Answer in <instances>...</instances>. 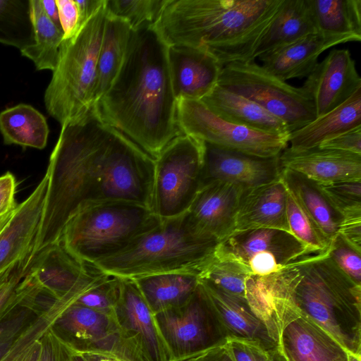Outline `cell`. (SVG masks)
I'll return each mask as SVG.
<instances>
[{
	"label": "cell",
	"instance_id": "40",
	"mask_svg": "<svg viewBox=\"0 0 361 361\" xmlns=\"http://www.w3.org/2000/svg\"><path fill=\"white\" fill-rule=\"evenodd\" d=\"M32 261V256H27L0 277V323L20 306L32 290L33 286L25 277Z\"/></svg>",
	"mask_w": 361,
	"mask_h": 361
},
{
	"label": "cell",
	"instance_id": "17",
	"mask_svg": "<svg viewBox=\"0 0 361 361\" xmlns=\"http://www.w3.org/2000/svg\"><path fill=\"white\" fill-rule=\"evenodd\" d=\"M301 87L312 99L319 117L337 108L361 89V78L350 51L333 49L318 62Z\"/></svg>",
	"mask_w": 361,
	"mask_h": 361
},
{
	"label": "cell",
	"instance_id": "47",
	"mask_svg": "<svg viewBox=\"0 0 361 361\" xmlns=\"http://www.w3.org/2000/svg\"><path fill=\"white\" fill-rule=\"evenodd\" d=\"M41 341L39 361H70L75 352L59 338L51 327L41 337Z\"/></svg>",
	"mask_w": 361,
	"mask_h": 361
},
{
	"label": "cell",
	"instance_id": "55",
	"mask_svg": "<svg viewBox=\"0 0 361 361\" xmlns=\"http://www.w3.org/2000/svg\"><path fill=\"white\" fill-rule=\"evenodd\" d=\"M88 361H126L114 356L97 354V353H82Z\"/></svg>",
	"mask_w": 361,
	"mask_h": 361
},
{
	"label": "cell",
	"instance_id": "39",
	"mask_svg": "<svg viewBox=\"0 0 361 361\" xmlns=\"http://www.w3.org/2000/svg\"><path fill=\"white\" fill-rule=\"evenodd\" d=\"M286 187L287 219L290 233L309 251L317 254L329 252L332 243L324 238L293 191L286 185Z\"/></svg>",
	"mask_w": 361,
	"mask_h": 361
},
{
	"label": "cell",
	"instance_id": "41",
	"mask_svg": "<svg viewBox=\"0 0 361 361\" xmlns=\"http://www.w3.org/2000/svg\"><path fill=\"white\" fill-rule=\"evenodd\" d=\"M166 0H106L107 12L128 23L132 30L158 19Z\"/></svg>",
	"mask_w": 361,
	"mask_h": 361
},
{
	"label": "cell",
	"instance_id": "50",
	"mask_svg": "<svg viewBox=\"0 0 361 361\" xmlns=\"http://www.w3.org/2000/svg\"><path fill=\"white\" fill-rule=\"evenodd\" d=\"M338 235L361 253V215L341 219Z\"/></svg>",
	"mask_w": 361,
	"mask_h": 361
},
{
	"label": "cell",
	"instance_id": "43",
	"mask_svg": "<svg viewBox=\"0 0 361 361\" xmlns=\"http://www.w3.org/2000/svg\"><path fill=\"white\" fill-rule=\"evenodd\" d=\"M121 278L108 275L102 281L79 296L74 302L103 313L114 314L121 291Z\"/></svg>",
	"mask_w": 361,
	"mask_h": 361
},
{
	"label": "cell",
	"instance_id": "36",
	"mask_svg": "<svg viewBox=\"0 0 361 361\" xmlns=\"http://www.w3.org/2000/svg\"><path fill=\"white\" fill-rule=\"evenodd\" d=\"M0 43L20 51L34 43L30 0H0Z\"/></svg>",
	"mask_w": 361,
	"mask_h": 361
},
{
	"label": "cell",
	"instance_id": "10",
	"mask_svg": "<svg viewBox=\"0 0 361 361\" xmlns=\"http://www.w3.org/2000/svg\"><path fill=\"white\" fill-rule=\"evenodd\" d=\"M154 315L171 361L193 357L226 337L200 281L184 304Z\"/></svg>",
	"mask_w": 361,
	"mask_h": 361
},
{
	"label": "cell",
	"instance_id": "27",
	"mask_svg": "<svg viewBox=\"0 0 361 361\" xmlns=\"http://www.w3.org/2000/svg\"><path fill=\"white\" fill-rule=\"evenodd\" d=\"M317 32L309 0H283L256 45L251 60L253 61Z\"/></svg>",
	"mask_w": 361,
	"mask_h": 361
},
{
	"label": "cell",
	"instance_id": "30",
	"mask_svg": "<svg viewBox=\"0 0 361 361\" xmlns=\"http://www.w3.org/2000/svg\"><path fill=\"white\" fill-rule=\"evenodd\" d=\"M132 28L125 20L107 12L97 65L93 105L107 92L123 64Z\"/></svg>",
	"mask_w": 361,
	"mask_h": 361
},
{
	"label": "cell",
	"instance_id": "9",
	"mask_svg": "<svg viewBox=\"0 0 361 361\" xmlns=\"http://www.w3.org/2000/svg\"><path fill=\"white\" fill-rule=\"evenodd\" d=\"M217 85L244 97L278 117L290 133L317 118L314 103L302 87H296L267 72L253 61L224 66Z\"/></svg>",
	"mask_w": 361,
	"mask_h": 361
},
{
	"label": "cell",
	"instance_id": "59",
	"mask_svg": "<svg viewBox=\"0 0 361 361\" xmlns=\"http://www.w3.org/2000/svg\"><path fill=\"white\" fill-rule=\"evenodd\" d=\"M271 361H280L279 355L276 347L272 350Z\"/></svg>",
	"mask_w": 361,
	"mask_h": 361
},
{
	"label": "cell",
	"instance_id": "14",
	"mask_svg": "<svg viewBox=\"0 0 361 361\" xmlns=\"http://www.w3.org/2000/svg\"><path fill=\"white\" fill-rule=\"evenodd\" d=\"M107 276L76 259L59 241L34 256L25 278L56 300L72 304Z\"/></svg>",
	"mask_w": 361,
	"mask_h": 361
},
{
	"label": "cell",
	"instance_id": "8",
	"mask_svg": "<svg viewBox=\"0 0 361 361\" xmlns=\"http://www.w3.org/2000/svg\"><path fill=\"white\" fill-rule=\"evenodd\" d=\"M204 142L182 134L155 158L151 210L161 219L188 211L202 185Z\"/></svg>",
	"mask_w": 361,
	"mask_h": 361
},
{
	"label": "cell",
	"instance_id": "44",
	"mask_svg": "<svg viewBox=\"0 0 361 361\" xmlns=\"http://www.w3.org/2000/svg\"><path fill=\"white\" fill-rule=\"evenodd\" d=\"M39 312L35 302L27 298L0 323V360L23 329L35 318H32V313Z\"/></svg>",
	"mask_w": 361,
	"mask_h": 361
},
{
	"label": "cell",
	"instance_id": "34",
	"mask_svg": "<svg viewBox=\"0 0 361 361\" xmlns=\"http://www.w3.org/2000/svg\"><path fill=\"white\" fill-rule=\"evenodd\" d=\"M317 31L350 42L361 41L360 0H309Z\"/></svg>",
	"mask_w": 361,
	"mask_h": 361
},
{
	"label": "cell",
	"instance_id": "11",
	"mask_svg": "<svg viewBox=\"0 0 361 361\" xmlns=\"http://www.w3.org/2000/svg\"><path fill=\"white\" fill-rule=\"evenodd\" d=\"M177 118L183 133L228 150L274 157L288 145V136L264 133L226 121L201 100L178 99Z\"/></svg>",
	"mask_w": 361,
	"mask_h": 361
},
{
	"label": "cell",
	"instance_id": "28",
	"mask_svg": "<svg viewBox=\"0 0 361 361\" xmlns=\"http://www.w3.org/2000/svg\"><path fill=\"white\" fill-rule=\"evenodd\" d=\"M200 283L226 336L257 340L269 348L276 346L245 298L225 293L204 281Z\"/></svg>",
	"mask_w": 361,
	"mask_h": 361
},
{
	"label": "cell",
	"instance_id": "33",
	"mask_svg": "<svg viewBox=\"0 0 361 361\" xmlns=\"http://www.w3.org/2000/svg\"><path fill=\"white\" fill-rule=\"evenodd\" d=\"M0 133L6 145L42 149L49 129L42 114L30 104H19L0 112Z\"/></svg>",
	"mask_w": 361,
	"mask_h": 361
},
{
	"label": "cell",
	"instance_id": "19",
	"mask_svg": "<svg viewBox=\"0 0 361 361\" xmlns=\"http://www.w3.org/2000/svg\"><path fill=\"white\" fill-rule=\"evenodd\" d=\"M48 176L18 204L0 231V277L18 262L32 256L48 189Z\"/></svg>",
	"mask_w": 361,
	"mask_h": 361
},
{
	"label": "cell",
	"instance_id": "21",
	"mask_svg": "<svg viewBox=\"0 0 361 361\" xmlns=\"http://www.w3.org/2000/svg\"><path fill=\"white\" fill-rule=\"evenodd\" d=\"M280 160L283 169L319 185L361 181V154L318 147L302 151L287 147Z\"/></svg>",
	"mask_w": 361,
	"mask_h": 361
},
{
	"label": "cell",
	"instance_id": "37",
	"mask_svg": "<svg viewBox=\"0 0 361 361\" xmlns=\"http://www.w3.org/2000/svg\"><path fill=\"white\" fill-rule=\"evenodd\" d=\"M64 309L63 304L57 301L37 314L0 361H39L41 337Z\"/></svg>",
	"mask_w": 361,
	"mask_h": 361
},
{
	"label": "cell",
	"instance_id": "54",
	"mask_svg": "<svg viewBox=\"0 0 361 361\" xmlns=\"http://www.w3.org/2000/svg\"><path fill=\"white\" fill-rule=\"evenodd\" d=\"M43 8L47 16L57 26L61 27L56 0H41Z\"/></svg>",
	"mask_w": 361,
	"mask_h": 361
},
{
	"label": "cell",
	"instance_id": "16",
	"mask_svg": "<svg viewBox=\"0 0 361 361\" xmlns=\"http://www.w3.org/2000/svg\"><path fill=\"white\" fill-rule=\"evenodd\" d=\"M114 315L143 361H171L154 315L133 279H121Z\"/></svg>",
	"mask_w": 361,
	"mask_h": 361
},
{
	"label": "cell",
	"instance_id": "38",
	"mask_svg": "<svg viewBox=\"0 0 361 361\" xmlns=\"http://www.w3.org/2000/svg\"><path fill=\"white\" fill-rule=\"evenodd\" d=\"M249 270L231 257L216 250L210 263L199 275L204 281L228 294L245 299V282Z\"/></svg>",
	"mask_w": 361,
	"mask_h": 361
},
{
	"label": "cell",
	"instance_id": "57",
	"mask_svg": "<svg viewBox=\"0 0 361 361\" xmlns=\"http://www.w3.org/2000/svg\"><path fill=\"white\" fill-rule=\"evenodd\" d=\"M348 361H361V354L346 350Z\"/></svg>",
	"mask_w": 361,
	"mask_h": 361
},
{
	"label": "cell",
	"instance_id": "7",
	"mask_svg": "<svg viewBox=\"0 0 361 361\" xmlns=\"http://www.w3.org/2000/svg\"><path fill=\"white\" fill-rule=\"evenodd\" d=\"M105 3L71 38L63 40L44 102L61 126L93 105L97 65L107 11Z\"/></svg>",
	"mask_w": 361,
	"mask_h": 361
},
{
	"label": "cell",
	"instance_id": "4",
	"mask_svg": "<svg viewBox=\"0 0 361 361\" xmlns=\"http://www.w3.org/2000/svg\"><path fill=\"white\" fill-rule=\"evenodd\" d=\"M219 243L202 232L186 212L162 219L121 252L92 265L121 279L171 272L199 276L214 258Z\"/></svg>",
	"mask_w": 361,
	"mask_h": 361
},
{
	"label": "cell",
	"instance_id": "31",
	"mask_svg": "<svg viewBox=\"0 0 361 361\" xmlns=\"http://www.w3.org/2000/svg\"><path fill=\"white\" fill-rule=\"evenodd\" d=\"M155 314L184 304L199 284V276L190 272H171L133 279Z\"/></svg>",
	"mask_w": 361,
	"mask_h": 361
},
{
	"label": "cell",
	"instance_id": "49",
	"mask_svg": "<svg viewBox=\"0 0 361 361\" xmlns=\"http://www.w3.org/2000/svg\"><path fill=\"white\" fill-rule=\"evenodd\" d=\"M318 147L361 154V127L344 132L321 143Z\"/></svg>",
	"mask_w": 361,
	"mask_h": 361
},
{
	"label": "cell",
	"instance_id": "48",
	"mask_svg": "<svg viewBox=\"0 0 361 361\" xmlns=\"http://www.w3.org/2000/svg\"><path fill=\"white\" fill-rule=\"evenodd\" d=\"M63 39L71 38L79 30L78 10L74 0H56Z\"/></svg>",
	"mask_w": 361,
	"mask_h": 361
},
{
	"label": "cell",
	"instance_id": "35",
	"mask_svg": "<svg viewBox=\"0 0 361 361\" xmlns=\"http://www.w3.org/2000/svg\"><path fill=\"white\" fill-rule=\"evenodd\" d=\"M34 43L20 51L37 71H54L58 61L63 32L46 14L41 0H30Z\"/></svg>",
	"mask_w": 361,
	"mask_h": 361
},
{
	"label": "cell",
	"instance_id": "51",
	"mask_svg": "<svg viewBox=\"0 0 361 361\" xmlns=\"http://www.w3.org/2000/svg\"><path fill=\"white\" fill-rule=\"evenodd\" d=\"M17 182L11 172L0 176V216L13 211L18 204L15 200Z\"/></svg>",
	"mask_w": 361,
	"mask_h": 361
},
{
	"label": "cell",
	"instance_id": "18",
	"mask_svg": "<svg viewBox=\"0 0 361 361\" xmlns=\"http://www.w3.org/2000/svg\"><path fill=\"white\" fill-rule=\"evenodd\" d=\"M280 155L260 157L204 142L202 185L221 181L246 190L269 183L281 177Z\"/></svg>",
	"mask_w": 361,
	"mask_h": 361
},
{
	"label": "cell",
	"instance_id": "1",
	"mask_svg": "<svg viewBox=\"0 0 361 361\" xmlns=\"http://www.w3.org/2000/svg\"><path fill=\"white\" fill-rule=\"evenodd\" d=\"M61 126L46 173L48 189L32 257L60 241L80 210L104 202H137L153 176L152 158L105 122L95 105Z\"/></svg>",
	"mask_w": 361,
	"mask_h": 361
},
{
	"label": "cell",
	"instance_id": "23",
	"mask_svg": "<svg viewBox=\"0 0 361 361\" xmlns=\"http://www.w3.org/2000/svg\"><path fill=\"white\" fill-rule=\"evenodd\" d=\"M287 190L281 177L269 183L243 190L238 204L234 231L273 228L290 232Z\"/></svg>",
	"mask_w": 361,
	"mask_h": 361
},
{
	"label": "cell",
	"instance_id": "3",
	"mask_svg": "<svg viewBox=\"0 0 361 361\" xmlns=\"http://www.w3.org/2000/svg\"><path fill=\"white\" fill-rule=\"evenodd\" d=\"M283 0H166L154 25L169 46L206 50L222 67L249 62Z\"/></svg>",
	"mask_w": 361,
	"mask_h": 361
},
{
	"label": "cell",
	"instance_id": "13",
	"mask_svg": "<svg viewBox=\"0 0 361 361\" xmlns=\"http://www.w3.org/2000/svg\"><path fill=\"white\" fill-rule=\"evenodd\" d=\"M51 330L65 344L79 353H97L126 361H143L125 336L114 314L72 303L55 319Z\"/></svg>",
	"mask_w": 361,
	"mask_h": 361
},
{
	"label": "cell",
	"instance_id": "32",
	"mask_svg": "<svg viewBox=\"0 0 361 361\" xmlns=\"http://www.w3.org/2000/svg\"><path fill=\"white\" fill-rule=\"evenodd\" d=\"M281 177L324 238L332 243L338 236L341 217L318 184L285 169H283Z\"/></svg>",
	"mask_w": 361,
	"mask_h": 361
},
{
	"label": "cell",
	"instance_id": "15",
	"mask_svg": "<svg viewBox=\"0 0 361 361\" xmlns=\"http://www.w3.org/2000/svg\"><path fill=\"white\" fill-rule=\"evenodd\" d=\"M245 300L276 345L286 327L302 312L295 300L289 267L265 276H250L245 282Z\"/></svg>",
	"mask_w": 361,
	"mask_h": 361
},
{
	"label": "cell",
	"instance_id": "24",
	"mask_svg": "<svg viewBox=\"0 0 361 361\" xmlns=\"http://www.w3.org/2000/svg\"><path fill=\"white\" fill-rule=\"evenodd\" d=\"M276 348L287 361H348L346 350L303 312L286 327Z\"/></svg>",
	"mask_w": 361,
	"mask_h": 361
},
{
	"label": "cell",
	"instance_id": "6",
	"mask_svg": "<svg viewBox=\"0 0 361 361\" xmlns=\"http://www.w3.org/2000/svg\"><path fill=\"white\" fill-rule=\"evenodd\" d=\"M161 220L150 208L137 204H95L68 220L60 241L76 259L94 264L121 252Z\"/></svg>",
	"mask_w": 361,
	"mask_h": 361
},
{
	"label": "cell",
	"instance_id": "29",
	"mask_svg": "<svg viewBox=\"0 0 361 361\" xmlns=\"http://www.w3.org/2000/svg\"><path fill=\"white\" fill-rule=\"evenodd\" d=\"M359 127H361V89L337 108L290 133L288 148L294 151L314 148L327 140Z\"/></svg>",
	"mask_w": 361,
	"mask_h": 361
},
{
	"label": "cell",
	"instance_id": "42",
	"mask_svg": "<svg viewBox=\"0 0 361 361\" xmlns=\"http://www.w3.org/2000/svg\"><path fill=\"white\" fill-rule=\"evenodd\" d=\"M318 185L341 219L361 215V181Z\"/></svg>",
	"mask_w": 361,
	"mask_h": 361
},
{
	"label": "cell",
	"instance_id": "45",
	"mask_svg": "<svg viewBox=\"0 0 361 361\" xmlns=\"http://www.w3.org/2000/svg\"><path fill=\"white\" fill-rule=\"evenodd\" d=\"M225 345L233 361H271L274 348H269L257 340L226 336Z\"/></svg>",
	"mask_w": 361,
	"mask_h": 361
},
{
	"label": "cell",
	"instance_id": "58",
	"mask_svg": "<svg viewBox=\"0 0 361 361\" xmlns=\"http://www.w3.org/2000/svg\"><path fill=\"white\" fill-rule=\"evenodd\" d=\"M70 361H88L86 357L79 353L74 352Z\"/></svg>",
	"mask_w": 361,
	"mask_h": 361
},
{
	"label": "cell",
	"instance_id": "2",
	"mask_svg": "<svg viewBox=\"0 0 361 361\" xmlns=\"http://www.w3.org/2000/svg\"><path fill=\"white\" fill-rule=\"evenodd\" d=\"M168 49L154 24L132 30L116 78L94 104L105 122L154 159L183 134L177 118Z\"/></svg>",
	"mask_w": 361,
	"mask_h": 361
},
{
	"label": "cell",
	"instance_id": "53",
	"mask_svg": "<svg viewBox=\"0 0 361 361\" xmlns=\"http://www.w3.org/2000/svg\"><path fill=\"white\" fill-rule=\"evenodd\" d=\"M106 0L75 1L79 16V29L99 10Z\"/></svg>",
	"mask_w": 361,
	"mask_h": 361
},
{
	"label": "cell",
	"instance_id": "22",
	"mask_svg": "<svg viewBox=\"0 0 361 361\" xmlns=\"http://www.w3.org/2000/svg\"><path fill=\"white\" fill-rule=\"evenodd\" d=\"M243 189L225 182L203 184L188 213L197 227L219 243L235 229V217Z\"/></svg>",
	"mask_w": 361,
	"mask_h": 361
},
{
	"label": "cell",
	"instance_id": "56",
	"mask_svg": "<svg viewBox=\"0 0 361 361\" xmlns=\"http://www.w3.org/2000/svg\"><path fill=\"white\" fill-rule=\"evenodd\" d=\"M14 210L10 212H8V213L0 216V231L4 228V226L6 225V224L8 222V221L9 220V219L12 216Z\"/></svg>",
	"mask_w": 361,
	"mask_h": 361
},
{
	"label": "cell",
	"instance_id": "60",
	"mask_svg": "<svg viewBox=\"0 0 361 361\" xmlns=\"http://www.w3.org/2000/svg\"><path fill=\"white\" fill-rule=\"evenodd\" d=\"M278 353H279L280 361H287V360L282 355V354L279 351H278Z\"/></svg>",
	"mask_w": 361,
	"mask_h": 361
},
{
	"label": "cell",
	"instance_id": "46",
	"mask_svg": "<svg viewBox=\"0 0 361 361\" xmlns=\"http://www.w3.org/2000/svg\"><path fill=\"white\" fill-rule=\"evenodd\" d=\"M329 255L348 277L361 285V253L338 235L331 245Z\"/></svg>",
	"mask_w": 361,
	"mask_h": 361
},
{
	"label": "cell",
	"instance_id": "52",
	"mask_svg": "<svg viewBox=\"0 0 361 361\" xmlns=\"http://www.w3.org/2000/svg\"><path fill=\"white\" fill-rule=\"evenodd\" d=\"M184 361H233V360L224 340L219 344Z\"/></svg>",
	"mask_w": 361,
	"mask_h": 361
},
{
	"label": "cell",
	"instance_id": "5",
	"mask_svg": "<svg viewBox=\"0 0 361 361\" xmlns=\"http://www.w3.org/2000/svg\"><path fill=\"white\" fill-rule=\"evenodd\" d=\"M329 252L289 267L295 300L343 348L361 354V285L348 277Z\"/></svg>",
	"mask_w": 361,
	"mask_h": 361
},
{
	"label": "cell",
	"instance_id": "20",
	"mask_svg": "<svg viewBox=\"0 0 361 361\" xmlns=\"http://www.w3.org/2000/svg\"><path fill=\"white\" fill-rule=\"evenodd\" d=\"M168 60L176 99L202 100L217 85L222 66L206 50L169 46Z\"/></svg>",
	"mask_w": 361,
	"mask_h": 361
},
{
	"label": "cell",
	"instance_id": "26",
	"mask_svg": "<svg viewBox=\"0 0 361 361\" xmlns=\"http://www.w3.org/2000/svg\"><path fill=\"white\" fill-rule=\"evenodd\" d=\"M214 114L230 123L258 132L288 136L286 125L255 102L216 85L201 100Z\"/></svg>",
	"mask_w": 361,
	"mask_h": 361
},
{
	"label": "cell",
	"instance_id": "25",
	"mask_svg": "<svg viewBox=\"0 0 361 361\" xmlns=\"http://www.w3.org/2000/svg\"><path fill=\"white\" fill-rule=\"evenodd\" d=\"M346 42H348L344 38L317 32L259 59L267 72L286 82L292 78H307L318 63V58L323 51Z\"/></svg>",
	"mask_w": 361,
	"mask_h": 361
},
{
	"label": "cell",
	"instance_id": "12",
	"mask_svg": "<svg viewBox=\"0 0 361 361\" xmlns=\"http://www.w3.org/2000/svg\"><path fill=\"white\" fill-rule=\"evenodd\" d=\"M217 250L257 276H268L324 255L309 251L291 233L273 228L233 231L219 243Z\"/></svg>",
	"mask_w": 361,
	"mask_h": 361
}]
</instances>
